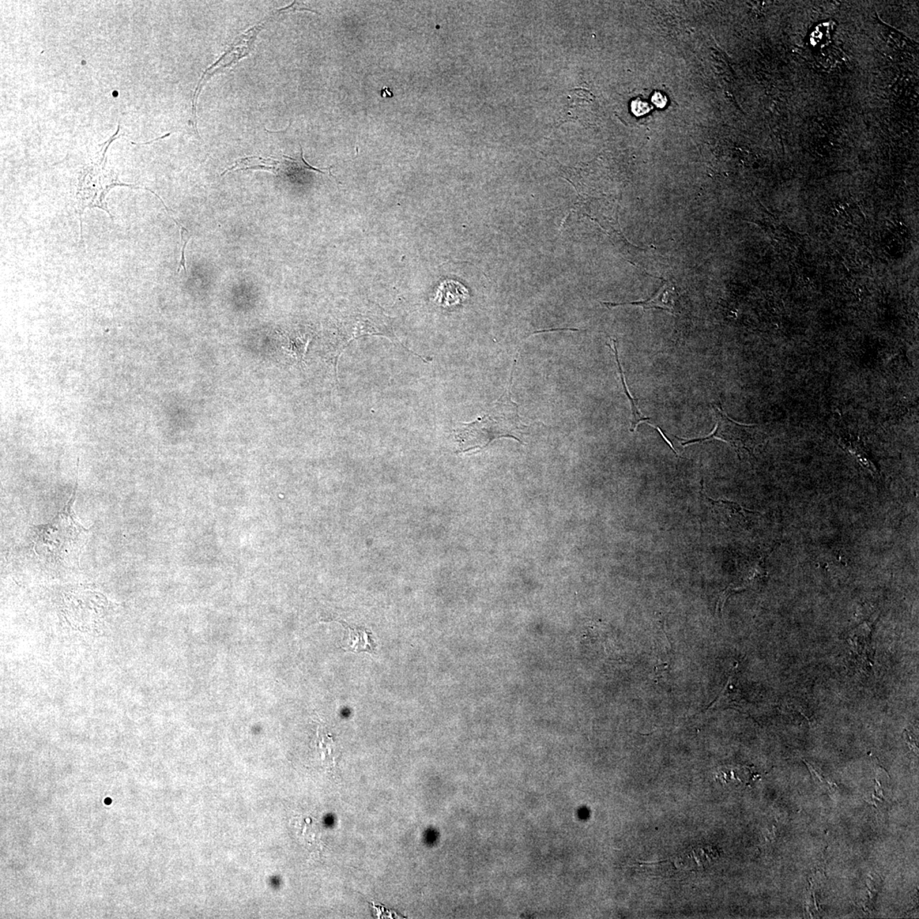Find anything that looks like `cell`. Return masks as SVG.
<instances>
[{
	"instance_id": "cell-6",
	"label": "cell",
	"mask_w": 919,
	"mask_h": 919,
	"mask_svg": "<svg viewBox=\"0 0 919 919\" xmlns=\"http://www.w3.org/2000/svg\"><path fill=\"white\" fill-rule=\"evenodd\" d=\"M669 291V284L665 283V285L661 286V288L659 289L657 293H655V295L651 297V298L646 301H632V303H602V304H604L605 306L609 308L625 306V305H632V306L641 307L643 308V310H661L673 312L671 306L665 301L666 294H668Z\"/></svg>"
},
{
	"instance_id": "cell-1",
	"label": "cell",
	"mask_w": 919,
	"mask_h": 919,
	"mask_svg": "<svg viewBox=\"0 0 919 919\" xmlns=\"http://www.w3.org/2000/svg\"><path fill=\"white\" fill-rule=\"evenodd\" d=\"M511 382L506 391L485 413L470 423H463L454 429L455 439L463 452L484 449L493 440L512 438L522 443L521 436L528 425L519 416L518 405L512 398Z\"/></svg>"
},
{
	"instance_id": "cell-7",
	"label": "cell",
	"mask_w": 919,
	"mask_h": 919,
	"mask_svg": "<svg viewBox=\"0 0 919 919\" xmlns=\"http://www.w3.org/2000/svg\"><path fill=\"white\" fill-rule=\"evenodd\" d=\"M612 341H613V346L609 344L608 346H610V348H612V349H614V352H615V357H616L617 365H618V371L620 373L621 383H623V385L624 393L625 394H626V396L629 399V401H630L631 403L632 419V425L630 430L631 432H635L636 430V427H638L639 424L645 423L646 421L650 420V417H645L643 416V414L639 412L638 405H636V399L632 397L630 394V391H629L627 384L626 382V379H625L623 368H621V364L618 356V351H617V348H616V342L615 340H612Z\"/></svg>"
},
{
	"instance_id": "cell-9",
	"label": "cell",
	"mask_w": 919,
	"mask_h": 919,
	"mask_svg": "<svg viewBox=\"0 0 919 919\" xmlns=\"http://www.w3.org/2000/svg\"><path fill=\"white\" fill-rule=\"evenodd\" d=\"M645 423H646L647 425H650L651 428H655V429H657V430L659 432V433H660V435H661V438H662L663 439L665 440V442H666V444H668V446H669L670 447H671L672 450L674 452V453L676 454L677 457H680L679 454H677V451H676L675 450H674V448H673V446L672 443L670 442V440H668V438H666V437L665 435H664V432H663L661 431V429L660 428L657 427V425H654L650 424V423H646V421H645Z\"/></svg>"
},
{
	"instance_id": "cell-10",
	"label": "cell",
	"mask_w": 919,
	"mask_h": 919,
	"mask_svg": "<svg viewBox=\"0 0 919 919\" xmlns=\"http://www.w3.org/2000/svg\"><path fill=\"white\" fill-rule=\"evenodd\" d=\"M382 96L383 97H391V96H393L394 95H393V93H391V90H390L389 88H385V89H384V90H382Z\"/></svg>"
},
{
	"instance_id": "cell-2",
	"label": "cell",
	"mask_w": 919,
	"mask_h": 919,
	"mask_svg": "<svg viewBox=\"0 0 919 919\" xmlns=\"http://www.w3.org/2000/svg\"><path fill=\"white\" fill-rule=\"evenodd\" d=\"M75 487L69 503L47 525L36 526L33 530V542L37 553L47 557L51 562L70 564L78 559L88 530L78 522L73 510Z\"/></svg>"
},
{
	"instance_id": "cell-5",
	"label": "cell",
	"mask_w": 919,
	"mask_h": 919,
	"mask_svg": "<svg viewBox=\"0 0 919 919\" xmlns=\"http://www.w3.org/2000/svg\"><path fill=\"white\" fill-rule=\"evenodd\" d=\"M339 623L344 625L349 631V638L346 640V646H341L342 650L354 653L376 654V643L370 630L366 628L349 626L344 621H339Z\"/></svg>"
},
{
	"instance_id": "cell-8",
	"label": "cell",
	"mask_w": 919,
	"mask_h": 919,
	"mask_svg": "<svg viewBox=\"0 0 919 919\" xmlns=\"http://www.w3.org/2000/svg\"><path fill=\"white\" fill-rule=\"evenodd\" d=\"M318 739L323 760H333L332 740H331L330 737H328L327 734L323 732L320 728L318 730Z\"/></svg>"
},
{
	"instance_id": "cell-3",
	"label": "cell",
	"mask_w": 919,
	"mask_h": 919,
	"mask_svg": "<svg viewBox=\"0 0 919 919\" xmlns=\"http://www.w3.org/2000/svg\"><path fill=\"white\" fill-rule=\"evenodd\" d=\"M713 406L717 417V423L713 432L703 438L698 439H686L676 437L681 442V446H691L714 439L721 440L733 446L738 455H740L741 451L743 450L747 451L748 454H752L753 450L759 441L758 425L738 423L727 416L720 408L716 405Z\"/></svg>"
},
{
	"instance_id": "cell-11",
	"label": "cell",
	"mask_w": 919,
	"mask_h": 919,
	"mask_svg": "<svg viewBox=\"0 0 919 919\" xmlns=\"http://www.w3.org/2000/svg\"><path fill=\"white\" fill-rule=\"evenodd\" d=\"M105 803L109 804L111 803V801H110V800H109V798H108L107 801H105Z\"/></svg>"
},
{
	"instance_id": "cell-4",
	"label": "cell",
	"mask_w": 919,
	"mask_h": 919,
	"mask_svg": "<svg viewBox=\"0 0 919 919\" xmlns=\"http://www.w3.org/2000/svg\"><path fill=\"white\" fill-rule=\"evenodd\" d=\"M469 289L458 281L447 280L437 289L435 303L442 307H450L462 304L469 299Z\"/></svg>"
}]
</instances>
